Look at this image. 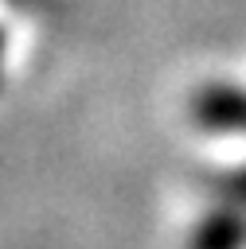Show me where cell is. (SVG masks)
<instances>
[{
    "label": "cell",
    "mask_w": 246,
    "mask_h": 249,
    "mask_svg": "<svg viewBox=\"0 0 246 249\" xmlns=\"http://www.w3.org/2000/svg\"><path fill=\"white\" fill-rule=\"evenodd\" d=\"M246 241V222L238 214H215L199 226L191 249H242Z\"/></svg>",
    "instance_id": "6da1fadb"
},
{
    "label": "cell",
    "mask_w": 246,
    "mask_h": 249,
    "mask_svg": "<svg viewBox=\"0 0 246 249\" xmlns=\"http://www.w3.org/2000/svg\"><path fill=\"white\" fill-rule=\"evenodd\" d=\"M219 195H223L226 202L242 206V202H246V171H230V175H223V179H219Z\"/></svg>",
    "instance_id": "7a4b0ae2"
},
{
    "label": "cell",
    "mask_w": 246,
    "mask_h": 249,
    "mask_svg": "<svg viewBox=\"0 0 246 249\" xmlns=\"http://www.w3.org/2000/svg\"><path fill=\"white\" fill-rule=\"evenodd\" d=\"M0 54H4V47H0Z\"/></svg>",
    "instance_id": "3957f363"
}]
</instances>
